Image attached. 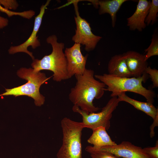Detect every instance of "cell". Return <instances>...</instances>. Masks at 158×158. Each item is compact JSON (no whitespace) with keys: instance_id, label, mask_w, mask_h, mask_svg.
<instances>
[{"instance_id":"6da1fadb","label":"cell","mask_w":158,"mask_h":158,"mask_svg":"<svg viewBox=\"0 0 158 158\" xmlns=\"http://www.w3.org/2000/svg\"><path fill=\"white\" fill-rule=\"evenodd\" d=\"M75 76L76 81L69 94L70 100L87 113L97 112L100 108L94 105L93 101L103 96L106 86L95 78L92 69L86 68L82 74Z\"/></svg>"},{"instance_id":"7a4b0ae2","label":"cell","mask_w":158,"mask_h":158,"mask_svg":"<svg viewBox=\"0 0 158 158\" xmlns=\"http://www.w3.org/2000/svg\"><path fill=\"white\" fill-rule=\"evenodd\" d=\"M95 77L107 87L105 91L111 92V97H117L122 93L130 92L142 96L147 102L153 104L154 102L155 92L147 89L142 85V83L147 79L146 73L138 77H121L108 73L95 75Z\"/></svg>"},{"instance_id":"3957f363","label":"cell","mask_w":158,"mask_h":158,"mask_svg":"<svg viewBox=\"0 0 158 158\" xmlns=\"http://www.w3.org/2000/svg\"><path fill=\"white\" fill-rule=\"evenodd\" d=\"M47 42L52 47L51 53L41 59H35L31 64L34 71L47 70L53 73V80L57 82L69 79L67 71V62L63 52L64 44L57 42L56 36L53 35L46 39Z\"/></svg>"},{"instance_id":"277c9868","label":"cell","mask_w":158,"mask_h":158,"mask_svg":"<svg viewBox=\"0 0 158 158\" xmlns=\"http://www.w3.org/2000/svg\"><path fill=\"white\" fill-rule=\"evenodd\" d=\"M18 76L27 81L26 83L11 89H6V92L0 95V96L13 95L27 96L33 99L37 106H40L44 104L45 97L40 92L41 85L49 79L46 74L40 71L36 72L31 68H22L17 72Z\"/></svg>"},{"instance_id":"5b68a950","label":"cell","mask_w":158,"mask_h":158,"mask_svg":"<svg viewBox=\"0 0 158 158\" xmlns=\"http://www.w3.org/2000/svg\"><path fill=\"white\" fill-rule=\"evenodd\" d=\"M62 143L57 154V158H82L81 136L85 128L82 122L66 117L61 121Z\"/></svg>"},{"instance_id":"8992f818","label":"cell","mask_w":158,"mask_h":158,"mask_svg":"<svg viewBox=\"0 0 158 158\" xmlns=\"http://www.w3.org/2000/svg\"><path fill=\"white\" fill-rule=\"evenodd\" d=\"M119 102L117 97H112L102 109L101 111L98 113H87L75 105L73 107L72 110L74 112L77 113L82 116V122L85 128L92 130L98 127L103 126L108 130L110 126V120L112 113Z\"/></svg>"},{"instance_id":"52a82bcc","label":"cell","mask_w":158,"mask_h":158,"mask_svg":"<svg viewBox=\"0 0 158 158\" xmlns=\"http://www.w3.org/2000/svg\"><path fill=\"white\" fill-rule=\"evenodd\" d=\"M78 0H72L66 4L67 6L71 4H73L76 15L74 18L76 28L72 40L75 43L85 45V50L89 52L95 49L102 37L94 35L91 31L90 24L80 16L78 6Z\"/></svg>"},{"instance_id":"ba28073f","label":"cell","mask_w":158,"mask_h":158,"mask_svg":"<svg viewBox=\"0 0 158 158\" xmlns=\"http://www.w3.org/2000/svg\"><path fill=\"white\" fill-rule=\"evenodd\" d=\"M80 44L75 43L71 47L66 48L64 55L67 62V71L69 78L74 75L82 74L85 71L88 55L84 56L81 50Z\"/></svg>"},{"instance_id":"9c48e42d","label":"cell","mask_w":158,"mask_h":158,"mask_svg":"<svg viewBox=\"0 0 158 158\" xmlns=\"http://www.w3.org/2000/svg\"><path fill=\"white\" fill-rule=\"evenodd\" d=\"M50 1V0H47L44 4L41 6L39 14L35 17L33 30L30 37L20 44L11 47L8 50L9 54H14L20 52H24L28 54L33 60L35 59L32 53L28 50V48L31 46L33 49H35L40 45V42L37 35L41 25L45 9Z\"/></svg>"},{"instance_id":"30bf717a","label":"cell","mask_w":158,"mask_h":158,"mask_svg":"<svg viewBox=\"0 0 158 158\" xmlns=\"http://www.w3.org/2000/svg\"><path fill=\"white\" fill-rule=\"evenodd\" d=\"M93 148L95 149L108 152L118 157L124 158H150L143 149L135 146L128 141H124L119 144L112 146L98 148Z\"/></svg>"},{"instance_id":"8fae6325","label":"cell","mask_w":158,"mask_h":158,"mask_svg":"<svg viewBox=\"0 0 158 158\" xmlns=\"http://www.w3.org/2000/svg\"><path fill=\"white\" fill-rule=\"evenodd\" d=\"M123 54L131 77H138L146 73L145 71L148 66L145 55L131 50Z\"/></svg>"},{"instance_id":"7c38bea8","label":"cell","mask_w":158,"mask_h":158,"mask_svg":"<svg viewBox=\"0 0 158 158\" xmlns=\"http://www.w3.org/2000/svg\"><path fill=\"white\" fill-rule=\"evenodd\" d=\"M151 1L139 0L133 14L127 18V26L131 30L141 32L146 27L145 23L150 6Z\"/></svg>"},{"instance_id":"4fadbf2b","label":"cell","mask_w":158,"mask_h":158,"mask_svg":"<svg viewBox=\"0 0 158 158\" xmlns=\"http://www.w3.org/2000/svg\"><path fill=\"white\" fill-rule=\"evenodd\" d=\"M91 3L96 8L99 6V13L100 15L107 13L111 16V25L115 26L116 13L123 4L127 0H86Z\"/></svg>"},{"instance_id":"5bb4252c","label":"cell","mask_w":158,"mask_h":158,"mask_svg":"<svg viewBox=\"0 0 158 158\" xmlns=\"http://www.w3.org/2000/svg\"><path fill=\"white\" fill-rule=\"evenodd\" d=\"M109 74L119 77H130V73L126 65L123 54L113 56L109 60L108 65Z\"/></svg>"},{"instance_id":"9a60e30c","label":"cell","mask_w":158,"mask_h":158,"mask_svg":"<svg viewBox=\"0 0 158 158\" xmlns=\"http://www.w3.org/2000/svg\"><path fill=\"white\" fill-rule=\"evenodd\" d=\"M92 130V133L87 141L92 145L93 147L98 148L117 144L111 140L105 127L100 126Z\"/></svg>"},{"instance_id":"2e32d148","label":"cell","mask_w":158,"mask_h":158,"mask_svg":"<svg viewBox=\"0 0 158 158\" xmlns=\"http://www.w3.org/2000/svg\"><path fill=\"white\" fill-rule=\"evenodd\" d=\"M117 97L120 102L123 101L129 103L135 108L143 112L151 117L153 119L158 113V108H156L152 103L135 100L128 96L125 92L122 93L118 95Z\"/></svg>"},{"instance_id":"e0dca14e","label":"cell","mask_w":158,"mask_h":158,"mask_svg":"<svg viewBox=\"0 0 158 158\" xmlns=\"http://www.w3.org/2000/svg\"><path fill=\"white\" fill-rule=\"evenodd\" d=\"M158 12V0H152L145 23L147 25H153L157 21Z\"/></svg>"},{"instance_id":"ac0fdd59","label":"cell","mask_w":158,"mask_h":158,"mask_svg":"<svg viewBox=\"0 0 158 158\" xmlns=\"http://www.w3.org/2000/svg\"><path fill=\"white\" fill-rule=\"evenodd\" d=\"M145 51L146 53L145 56V59L146 61L152 56L158 55V36L157 32H154L152 35L151 44L145 50Z\"/></svg>"},{"instance_id":"d6986e66","label":"cell","mask_w":158,"mask_h":158,"mask_svg":"<svg viewBox=\"0 0 158 158\" xmlns=\"http://www.w3.org/2000/svg\"><path fill=\"white\" fill-rule=\"evenodd\" d=\"M85 150L90 154L92 158H122L108 152L95 149L91 146L86 147Z\"/></svg>"},{"instance_id":"ffe728a7","label":"cell","mask_w":158,"mask_h":158,"mask_svg":"<svg viewBox=\"0 0 158 158\" xmlns=\"http://www.w3.org/2000/svg\"><path fill=\"white\" fill-rule=\"evenodd\" d=\"M145 73L149 75L154 87H158V70L155 68H152L148 66L145 71Z\"/></svg>"},{"instance_id":"44dd1931","label":"cell","mask_w":158,"mask_h":158,"mask_svg":"<svg viewBox=\"0 0 158 158\" xmlns=\"http://www.w3.org/2000/svg\"><path fill=\"white\" fill-rule=\"evenodd\" d=\"M145 152L150 158H158V141H156L155 146L143 148Z\"/></svg>"},{"instance_id":"7402d4cb","label":"cell","mask_w":158,"mask_h":158,"mask_svg":"<svg viewBox=\"0 0 158 158\" xmlns=\"http://www.w3.org/2000/svg\"><path fill=\"white\" fill-rule=\"evenodd\" d=\"M0 4L5 8L10 10H16L18 6V4L15 0H0Z\"/></svg>"},{"instance_id":"603a6c76","label":"cell","mask_w":158,"mask_h":158,"mask_svg":"<svg viewBox=\"0 0 158 158\" xmlns=\"http://www.w3.org/2000/svg\"><path fill=\"white\" fill-rule=\"evenodd\" d=\"M154 121L150 127V136L151 138H153L155 135L154 128L155 126H158V113L156 115L155 118L153 119Z\"/></svg>"},{"instance_id":"cb8c5ba5","label":"cell","mask_w":158,"mask_h":158,"mask_svg":"<svg viewBox=\"0 0 158 158\" xmlns=\"http://www.w3.org/2000/svg\"><path fill=\"white\" fill-rule=\"evenodd\" d=\"M8 23V20L7 18L0 16V29L7 26Z\"/></svg>"}]
</instances>
